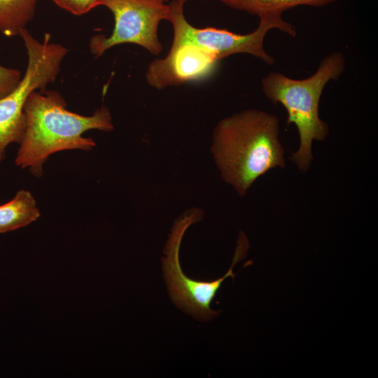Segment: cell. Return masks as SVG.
I'll return each mask as SVG.
<instances>
[{"mask_svg": "<svg viewBox=\"0 0 378 378\" xmlns=\"http://www.w3.org/2000/svg\"><path fill=\"white\" fill-rule=\"evenodd\" d=\"M278 118L247 109L221 120L213 133L211 153L222 178L239 196L271 169L284 168Z\"/></svg>", "mask_w": 378, "mask_h": 378, "instance_id": "cell-1", "label": "cell"}, {"mask_svg": "<svg viewBox=\"0 0 378 378\" xmlns=\"http://www.w3.org/2000/svg\"><path fill=\"white\" fill-rule=\"evenodd\" d=\"M59 92L35 90L27 97L24 112L26 127L15 159L16 166L28 168L37 177L49 156L66 150H91L96 142L83 134L90 130H113L109 109L102 106L93 115H82L66 108Z\"/></svg>", "mask_w": 378, "mask_h": 378, "instance_id": "cell-2", "label": "cell"}, {"mask_svg": "<svg viewBox=\"0 0 378 378\" xmlns=\"http://www.w3.org/2000/svg\"><path fill=\"white\" fill-rule=\"evenodd\" d=\"M346 69V60L340 52L325 57L309 77L294 79L272 71L261 80L264 95L273 104H281L286 110L287 125L294 124L300 136V146L289 160L304 172L313 160V141H323L329 134V126L319 116V103L323 91L331 80L340 78Z\"/></svg>", "mask_w": 378, "mask_h": 378, "instance_id": "cell-3", "label": "cell"}, {"mask_svg": "<svg viewBox=\"0 0 378 378\" xmlns=\"http://www.w3.org/2000/svg\"><path fill=\"white\" fill-rule=\"evenodd\" d=\"M28 56L27 66L17 88L0 99V164L6 157L7 146L20 144L26 127L24 106L29 95L35 90H44L53 83L68 49L50 43V35L45 34L43 41L36 39L25 28L20 31Z\"/></svg>", "mask_w": 378, "mask_h": 378, "instance_id": "cell-4", "label": "cell"}, {"mask_svg": "<svg viewBox=\"0 0 378 378\" xmlns=\"http://www.w3.org/2000/svg\"><path fill=\"white\" fill-rule=\"evenodd\" d=\"M183 5L176 1L169 4L170 16L168 21L172 23L174 29L172 46L192 45L214 55L218 61L232 55L246 53L271 66L274 63V58L264 48L267 32L277 29L292 37L297 35L295 27L278 14L260 16L258 27L246 34H237L214 27L197 28L186 19Z\"/></svg>", "mask_w": 378, "mask_h": 378, "instance_id": "cell-5", "label": "cell"}, {"mask_svg": "<svg viewBox=\"0 0 378 378\" xmlns=\"http://www.w3.org/2000/svg\"><path fill=\"white\" fill-rule=\"evenodd\" d=\"M201 217L202 211L192 209L175 222L164 249L165 256L162 258V271L173 302L196 318L209 321L216 317L220 312L211 309L213 299L223 281L229 276H235L232 268L244 258L245 255L243 253L246 249H243L241 241H239L231 267L220 279L211 281H200L186 276L183 272L178 258L181 242L188 227L199 221Z\"/></svg>", "mask_w": 378, "mask_h": 378, "instance_id": "cell-6", "label": "cell"}, {"mask_svg": "<svg viewBox=\"0 0 378 378\" xmlns=\"http://www.w3.org/2000/svg\"><path fill=\"white\" fill-rule=\"evenodd\" d=\"M167 0H102L114 17V27L107 36L94 35L90 40V50L95 58L109 48L123 43L140 46L153 55L162 50L158 29L162 20H169Z\"/></svg>", "mask_w": 378, "mask_h": 378, "instance_id": "cell-7", "label": "cell"}, {"mask_svg": "<svg viewBox=\"0 0 378 378\" xmlns=\"http://www.w3.org/2000/svg\"><path fill=\"white\" fill-rule=\"evenodd\" d=\"M218 60L212 54L188 44L172 46L168 55L151 62L146 73L147 83L162 90L209 76Z\"/></svg>", "mask_w": 378, "mask_h": 378, "instance_id": "cell-8", "label": "cell"}, {"mask_svg": "<svg viewBox=\"0 0 378 378\" xmlns=\"http://www.w3.org/2000/svg\"><path fill=\"white\" fill-rule=\"evenodd\" d=\"M39 216L40 211L31 193L20 190L10 201L0 205V233L27 226Z\"/></svg>", "mask_w": 378, "mask_h": 378, "instance_id": "cell-9", "label": "cell"}, {"mask_svg": "<svg viewBox=\"0 0 378 378\" xmlns=\"http://www.w3.org/2000/svg\"><path fill=\"white\" fill-rule=\"evenodd\" d=\"M227 6L258 17L282 13L298 6H323L340 0H219Z\"/></svg>", "mask_w": 378, "mask_h": 378, "instance_id": "cell-10", "label": "cell"}, {"mask_svg": "<svg viewBox=\"0 0 378 378\" xmlns=\"http://www.w3.org/2000/svg\"><path fill=\"white\" fill-rule=\"evenodd\" d=\"M38 0H0V33L7 37L19 35L33 19Z\"/></svg>", "mask_w": 378, "mask_h": 378, "instance_id": "cell-11", "label": "cell"}, {"mask_svg": "<svg viewBox=\"0 0 378 378\" xmlns=\"http://www.w3.org/2000/svg\"><path fill=\"white\" fill-rule=\"evenodd\" d=\"M22 78V75L20 70L7 68L0 64V99L12 92Z\"/></svg>", "mask_w": 378, "mask_h": 378, "instance_id": "cell-12", "label": "cell"}, {"mask_svg": "<svg viewBox=\"0 0 378 378\" xmlns=\"http://www.w3.org/2000/svg\"><path fill=\"white\" fill-rule=\"evenodd\" d=\"M61 8L76 15L88 13L101 6L102 0H52Z\"/></svg>", "mask_w": 378, "mask_h": 378, "instance_id": "cell-13", "label": "cell"}, {"mask_svg": "<svg viewBox=\"0 0 378 378\" xmlns=\"http://www.w3.org/2000/svg\"><path fill=\"white\" fill-rule=\"evenodd\" d=\"M172 1H178V2L185 4L188 0H172Z\"/></svg>", "mask_w": 378, "mask_h": 378, "instance_id": "cell-14", "label": "cell"}]
</instances>
